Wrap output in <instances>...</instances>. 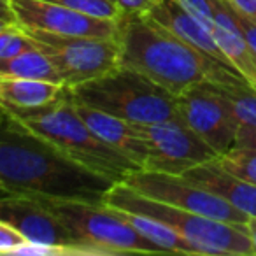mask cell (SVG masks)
<instances>
[{"mask_svg":"<svg viewBox=\"0 0 256 256\" xmlns=\"http://www.w3.org/2000/svg\"><path fill=\"white\" fill-rule=\"evenodd\" d=\"M0 184L11 195L104 204L116 182L82 167L6 114L0 126Z\"/></svg>","mask_w":256,"mask_h":256,"instance_id":"obj_1","label":"cell"},{"mask_svg":"<svg viewBox=\"0 0 256 256\" xmlns=\"http://www.w3.org/2000/svg\"><path fill=\"white\" fill-rule=\"evenodd\" d=\"M118 42L120 67L144 76L176 96L202 82L246 81L144 14L121 18Z\"/></svg>","mask_w":256,"mask_h":256,"instance_id":"obj_2","label":"cell"},{"mask_svg":"<svg viewBox=\"0 0 256 256\" xmlns=\"http://www.w3.org/2000/svg\"><path fill=\"white\" fill-rule=\"evenodd\" d=\"M4 112L34 134L50 140L82 167L106 176L114 182H123L132 172L140 168L93 132L78 114L67 92L62 98L48 106L32 109H9Z\"/></svg>","mask_w":256,"mask_h":256,"instance_id":"obj_3","label":"cell"},{"mask_svg":"<svg viewBox=\"0 0 256 256\" xmlns=\"http://www.w3.org/2000/svg\"><path fill=\"white\" fill-rule=\"evenodd\" d=\"M106 206L130 212L144 214L170 226L184 237L200 254L206 256H254L251 238L246 224L226 223V221L190 212L132 190L126 182H116L106 196Z\"/></svg>","mask_w":256,"mask_h":256,"instance_id":"obj_4","label":"cell"},{"mask_svg":"<svg viewBox=\"0 0 256 256\" xmlns=\"http://www.w3.org/2000/svg\"><path fill=\"white\" fill-rule=\"evenodd\" d=\"M67 93L74 102L137 124L158 123L179 116L176 95L124 67L67 88Z\"/></svg>","mask_w":256,"mask_h":256,"instance_id":"obj_5","label":"cell"},{"mask_svg":"<svg viewBox=\"0 0 256 256\" xmlns=\"http://www.w3.org/2000/svg\"><path fill=\"white\" fill-rule=\"evenodd\" d=\"M64 223L81 254H124L164 252L156 244L137 234L106 204L79 200L39 198Z\"/></svg>","mask_w":256,"mask_h":256,"instance_id":"obj_6","label":"cell"},{"mask_svg":"<svg viewBox=\"0 0 256 256\" xmlns=\"http://www.w3.org/2000/svg\"><path fill=\"white\" fill-rule=\"evenodd\" d=\"M25 32L34 39L36 48H39L58 68L65 88L92 81L120 67L118 39L56 36L30 28H25Z\"/></svg>","mask_w":256,"mask_h":256,"instance_id":"obj_7","label":"cell"},{"mask_svg":"<svg viewBox=\"0 0 256 256\" xmlns=\"http://www.w3.org/2000/svg\"><path fill=\"white\" fill-rule=\"evenodd\" d=\"M123 182L150 198L190 210V212L237 224H246L249 220L246 212L230 206L226 200L220 198L214 193L193 184L184 176L139 168L132 172Z\"/></svg>","mask_w":256,"mask_h":256,"instance_id":"obj_8","label":"cell"},{"mask_svg":"<svg viewBox=\"0 0 256 256\" xmlns=\"http://www.w3.org/2000/svg\"><path fill=\"white\" fill-rule=\"evenodd\" d=\"M148 146V158L142 168L165 174H184L186 170L206 164L220 154L181 120L137 124Z\"/></svg>","mask_w":256,"mask_h":256,"instance_id":"obj_9","label":"cell"},{"mask_svg":"<svg viewBox=\"0 0 256 256\" xmlns=\"http://www.w3.org/2000/svg\"><path fill=\"white\" fill-rule=\"evenodd\" d=\"M178 114L218 154L235 146L238 121L214 82H202L176 96Z\"/></svg>","mask_w":256,"mask_h":256,"instance_id":"obj_10","label":"cell"},{"mask_svg":"<svg viewBox=\"0 0 256 256\" xmlns=\"http://www.w3.org/2000/svg\"><path fill=\"white\" fill-rule=\"evenodd\" d=\"M16 22L23 28L56 36L118 39L120 23L86 16L51 0H11Z\"/></svg>","mask_w":256,"mask_h":256,"instance_id":"obj_11","label":"cell"},{"mask_svg":"<svg viewBox=\"0 0 256 256\" xmlns=\"http://www.w3.org/2000/svg\"><path fill=\"white\" fill-rule=\"evenodd\" d=\"M0 220L14 226L28 242L48 248L51 254H81L64 223L39 198L20 195L0 198Z\"/></svg>","mask_w":256,"mask_h":256,"instance_id":"obj_12","label":"cell"},{"mask_svg":"<svg viewBox=\"0 0 256 256\" xmlns=\"http://www.w3.org/2000/svg\"><path fill=\"white\" fill-rule=\"evenodd\" d=\"M144 16L153 20L154 23L162 25L164 28H167L168 32L178 36L179 39L188 42L190 46L198 50L200 53H204L206 56L212 58L214 62H218L220 65L226 67L228 70L237 72L234 65L228 62V58L224 56L223 51L220 50V46L216 44V40H214V37H212V32H210L209 28H206L195 16L190 14L181 6L179 0H158L156 4H154Z\"/></svg>","mask_w":256,"mask_h":256,"instance_id":"obj_13","label":"cell"},{"mask_svg":"<svg viewBox=\"0 0 256 256\" xmlns=\"http://www.w3.org/2000/svg\"><path fill=\"white\" fill-rule=\"evenodd\" d=\"M74 107L82 118V121L104 142L109 144L112 150L126 156L128 160H132L134 164H137L140 168L144 167L148 158V146L137 128V123H130V121L107 114L95 107L84 106V104L74 102Z\"/></svg>","mask_w":256,"mask_h":256,"instance_id":"obj_14","label":"cell"},{"mask_svg":"<svg viewBox=\"0 0 256 256\" xmlns=\"http://www.w3.org/2000/svg\"><path fill=\"white\" fill-rule=\"evenodd\" d=\"M181 176L193 184L226 200L230 206L237 207L248 216H256V186L228 172L218 164L216 158L196 165Z\"/></svg>","mask_w":256,"mask_h":256,"instance_id":"obj_15","label":"cell"},{"mask_svg":"<svg viewBox=\"0 0 256 256\" xmlns=\"http://www.w3.org/2000/svg\"><path fill=\"white\" fill-rule=\"evenodd\" d=\"M214 4V28L212 37L220 50L224 53L235 70L256 88V53L244 39L237 22L234 8L226 0H212Z\"/></svg>","mask_w":256,"mask_h":256,"instance_id":"obj_16","label":"cell"},{"mask_svg":"<svg viewBox=\"0 0 256 256\" xmlns=\"http://www.w3.org/2000/svg\"><path fill=\"white\" fill-rule=\"evenodd\" d=\"M67 88L56 82L0 76V107L4 110L48 106L62 98Z\"/></svg>","mask_w":256,"mask_h":256,"instance_id":"obj_17","label":"cell"},{"mask_svg":"<svg viewBox=\"0 0 256 256\" xmlns=\"http://www.w3.org/2000/svg\"><path fill=\"white\" fill-rule=\"evenodd\" d=\"M110 207V206H109ZM112 212L116 214L120 220H123L124 223H128L137 234H140L144 238L151 240L153 244H156L164 252H178V254H200L184 237L178 234L176 230H172L170 226L160 223V221L148 218L144 214L130 212V210L118 209V207H110Z\"/></svg>","mask_w":256,"mask_h":256,"instance_id":"obj_18","label":"cell"},{"mask_svg":"<svg viewBox=\"0 0 256 256\" xmlns=\"http://www.w3.org/2000/svg\"><path fill=\"white\" fill-rule=\"evenodd\" d=\"M0 76L64 84V78L58 72V68L51 64V60L39 48H32V50L8 58V60H0Z\"/></svg>","mask_w":256,"mask_h":256,"instance_id":"obj_19","label":"cell"},{"mask_svg":"<svg viewBox=\"0 0 256 256\" xmlns=\"http://www.w3.org/2000/svg\"><path fill=\"white\" fill-rule=\"evenodd\" d=\"M224 98L230 102L238 124L256 126V88L248 81L238 82H214Z\"/></svg>","mask_w":256,"mask_h":256,"instance_id":"obj_20","label":"cell"},{"mask_svg":"<svg viewBox=\"0 0 256 256\" xmlns=\"http://www.w3.org/2000/svg\"><path fill=\"white\" fill-rule=\"evenodd\" d=\"M216 160L228 172L256 186V150L232 148L230 151L220 154Z\"/></svg>","mask_w":256,"mask_h":256,"instance_id":"obj_21","label":"cell"},{"mask_svg":"<svg viewBox=\"0 0 256 256\" xmlns=\"http://www.w3.org/2000/svg\"><path fill=\"white\" fill-rule=\"evenodd\" d=\"M51 2H58L86 16L107 20V22L120 23L124 16V12L114 0H51Z\"/></svg>","mask_w":256,"mask_h":256,"instance_id":"obj_22","label":"cell"},{"mask_svg":"<svg viewBox=\"0 0 256 256\" xmlns=\"http://www.w3.org/2000/svg\"><path fill=\"white\" fill-rule=\"evenodd\" d=\"M32 48H36V42L20 25H11L0 30V60H8Z\"/></svg>","mask_w":256,"mask_h":256,"instance_id":"obj_23","label":"cell"},{"mask_svg":"<svg viewBox=\"0 0 256 256\" xmlns=\"http://www.w3.org/2000/svg\"><path fill=\"white\" fill-rule=\"evenodd\" d=\"M181 6L190 12L192 16H195L206 28H209L212 32L214 28V4L212 0H179Z\"/></svg>","mask_w":256,"mask_h":256,"instance_id":"obj_24","label":"cell"},{"mask_svg":"<svg viewBox=\"0 0 256 256\" xmlns=\"http://www.w3.org/2000/svg\"><path fill=\"white\" fill-rule=\"evenodd\" d=\"M26 242L28 240L14 226L0 220V254H16Z\"/></svg>","mask_w":256,"mask_h":256,"instance_id":"obj_25","label":"cell"},{"mask_svg":"<svg viewBox=\"0 0 256 256\" xmlns=\"http://www.w3.org/2000/svg\"><path fill=\"white\" fill-rule=\"evenodd\" d=\"M235 22H237L238 28H240L244 39L248 40V44L251 46V50L256 53V18H249L246 14H240L234 9Z\"/></svg>","mask_w":256,"mask_h":256,"instance_id":"obj_26","label":"cell"},{"mask_svg":"<svg viewBox=\"0 0 256 256\" xmlns=\"http://www.w3.org/2000/svg\"><path fill=\"white\" fill-rule=\"evenodd\" d=\"M234 148L256 150V126L254 124H238Z\"/></svg>","mask_w":256,"mask_h":256,"instance_id":"obj_27","label":"cell"},{"mask_svg":"<svg viewBox=\"0 0 256 256\" xmlns=\"http://www.w3.org/2000/svg\"><path fill=\"white\" fill-rule=\"evenodd\" d=\"M158 0H116L124 14H146Z\"/></svg>","mask_w":256,"mask_h":256,"instance_id":"obj_28","label":"cell"},{"mask_svg":"<svg viewBox=\"0 0 256 256\" xmlns=\"http://www.w3.org/2000/svg\"><path fill=\"white\" fill-rule=\"evenodd\" d=\"M226 2L240 14L256 18V0H226Z\"/></svg>","mask_w":256,"mask_h":256,"instance_id":"obj_29","label":"cell"},{"mask_svg":"<svg viewBox=\"0 0 256 256\" xmlns=\"http://www.w3.org/2000/svg\"><path fill=\"white\" fill-rule=\"evenodd\" d=\"M0 18L8 23H12V25H18L14 11H12L11 0H0Z\"/></svg>","mask_w":256,"mask_h":256,"instance_id":"obj_30","label":"cell"},{"mask_svg":"<svg viewBox=\"0 0 256 256\" xmlns=\"http://www.w3.org/2000/svg\"><path fill=\"white\" fill-rule=\"evenodd\" d=\"M246 230H248V235L251 238L252 249H254V256H256V216H249L248 223H246Z\"/></svg>","mask_w":256,"mask_h":256,"instance_id":"obj_31","label":"cell"},{"mask_svg":"<svg viewBox=\"0 0 256 256\" xmlns=\"http://www.w3.org/2000/svg\"><path fill=\"white\" fill-rule=\"evenodd\" d=\"M6 196H11V193H9L4 186L0 184V198H6Z\"/></svg>","mask_w":256,"mask_h":256,"instance_id":"obj_32","label":"cell"},{"mask_svg":"<svg viewBox=\"0 0 256 256\" xmlns=\"http://www.w3.org/2000/svg\"><path fill=\"white\" fill-rule=\"evenodd\" d=\"M12 23H8V22H4V20L0 18V30H4V28H8V26H11Z\"/></svg>","mask_w":256,"mask_h":256,"instance_id":"obj_33","label":"cell"},{"mask_svg":"<svg viewBox=\"0 0 256 256\" xmlns=\"http://www.w3.org/2000/svg\"><path fill=\"white\" fill-rule=\"evenodd\" d=\"M4 120H6V112H4V109L0 107V126H2V123H4Z\"/></svg>","mask_w":256,"mask_h":256,"instance_id":"obj_34","label":"cell"},{"mask_svg":"<svg viewBox=\"0 0 256 256\" xmlns=\"http://www.w3.org/2000/svg\"><path fill=\"white\" fill-rule=\"evenodd\" d=\"M114 2H116V0H114Z\"/></svg>","mask_w":256,"mask_h":256,"instance_id":"obj_35","label":"cell"}]
</instances>
